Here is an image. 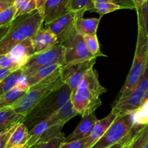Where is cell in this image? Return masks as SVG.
Listing matches in <instances>:
<instances>
[{
	"instance_id": "cell-1",
	"label": "cell",
	"mask_w": 148,
	"mask_h": 148,
	"mask_svg": "<svg viewBox=\"0 0 148 148\" xmlns=\"http://www.w3.org/2000/svg\"><path fill=\"white\" fill-rule=\"evenodd\" d=\"M106 91L100 83L97 71L93 68L88 70L71 95V101L78 115L84 117L93 114L102 104L100 97Z\"/></svg>"
},
{
	"instance_id": "cell-2",
	"label": "cell",
	"mask_w": 148,
	"mask_h": 148,
	"mask_svg": "<svg viewBox=\"0 0 148 148\" xmlns=\"http://www.w3.org/2000/svg\"><path fill=\"white\" fill-rule=\"evenodd\" d=\"M43 18L39 9L14 18L0 39V54H7L16 45L32 38L42 27Z\"/></svg>"
},
{
	"instance_id": "cell-3",
	"label": "cell",
	"mask_w": 148,
	"mask_h": 148,
	"mask_svg": "<svg viewBox=\"0 0 148 148\" xmlns=\"http://www.w3.org/2000/svg\"><path fill=\"white\" fill-rule=\"evenodd\" d=\"M60 69L30 87L25 94L10 108L17 114L26 116L43 98L64 84L61 77Z\"/></svg>"
},
{
	"instance_id": "cell-4",
	"label": "cell",
	"mask_w": 148,
	"mask_h": 148,
	"mask_svg": "<svg viewBox=\"0 0 148 148\" xmlns=\"http://www.w3.org/2000/svg\"><path fill=\"white\" fill-rule=\"evenodd\" d=\"M71 95L72 90L69 87L64 83L36 106L26 116L23 123L28 130H32L36 124L46 120L59 111L71 99Z\"/></svg>"
},
{
	"instance_id": "cell-5",
	"label": "cell",
	"mask_w": 148,
	"mask_h": 148,
	"mask_svg": "<svg viewBox=\"0 0 148 148\" xmlns=\"http://www.w3.org/2000/svg\"><path fill=\"white\" fill-rule=\"evenodd\" d=\"M138 25V24H137ZM148 61V36L144 27L138 25L137 45L134 60L129 75L124 85L119 92L118 100L128 95L134 88L144 74Z\"/></svg>"
},
{
	"instance_id": "cell-6",
	"label": "cell",
	"mask_w": 148,
	"mask_h": 148,
	"mask_svg": "<svg viewBox=\"0 0 148 148\" xmlns=\"http://www.w3.org/2000/svg\"><path fill=\"white\" fill-rule=\"evenodd\" d=\"M134 112L119 115L106 132L90 148H108L124 140L134 127Z\"/></svg>"
},
{
	"instance_id": "cell-7",
	"label": "cell",
	"mask_w": 148,
	"mask_h": 148,
	"mask_svg": "<svg viewBox=\"0 0 148 148\" xmlns=\"http://www.w3.org/2000/svg\"><path fill=\"white\" fill-rule=\"evenodd\" d=\"M61 44L64 49V64L97 59L89 51L83 36L78 33L75 27Z\"/></svg>"
},
{
	"instance_id": "cell-8",
	"label": "cell",
	"mask_w": 148,
	"mask_h": 148,
	"mask_svg": "<svg viewBox=\"0 0 148 148\" xmlns=\"http://www.w3.org/2000/svg\"><path fill=\"white\" fill-rule=\"evenodd\" d=\"M148 89V61L144 74L134 89L124 98L116 101L113 108L119 115L132 114L140 108L142 101Z\"/></svg>"
},
{
	"instance_id": "cell-9",
	"label": "cell",
	"mask_w": 148,
	"mask_h": 148,
	"mask_svg": "<svg viewBox=\"0 0 148 148\" xmlns=\"http://www.w3.org/2000/svg\"><path fill=\"white\" fill-rule=\"evenodd\" d=\"M52 64H64V49L58 43L51 49L40 53H35L23 68V75L29 76L41 66Z\"/></svg>"
},
{
	"instance_id": "cell-10",
	"label": "cell",
	"mask_w": 148,
	"mask_h": 148,
	"mask_svg": "<svg viewBox=\"0 0 148 148\" xmlns=\"http://www.w3.org/2000/svg\"><path fill=\"white\" fill-rule=\"evenodd\" d=\"M96 59L95 58L85 62L67 64L62 66L60 69L61 77L64 83L69 87L72 92L76 90L88 70L93 67Z\"/></svg>"
},
{
	"instance_id": "cell-11",
	"label": "cell",
	"mask_w": 148,
	"mask_h": 148,
	"mask_svg": "<svg viewBox=\"0 0 148 148\" xmlns=\"http://www.w3.org/2000/svg\"><path fill=\"white\" fill-rule=\"evenodd\" d=\"M39 10L43 15V23L49 24L71 12L70 0H47Z\"/></svg>"
},
{
	"instance_id": "cell-12",
	"label": "cell",
	"mask_w": 148,
	"mask_h": 148,
	"mask_svg": "<svg viewBox=\"0 0 148 148\" xmlns=\"http://www.w3.org/2000/svg\"><path fill=\"white\" fill-rule=\"evenodd\" d=\"M75 12H69L54 21L46 24L45 28L53 33L58 38L59 43H62L75 27Z\"/></svg>"
},
{
	"instance_id": "cell-13",
	"label": "cell",
	"mask_w": 148,
	"mask_h": 148,
	"mask_svg": "<svg viewBox=\"0 0 148 148\" xmlns=\"http://www.w3.org/2000/svg\"><path fill=\"white\" fill-rule=\"evenodd\" d=\"M119 116V113L115 109L112 108L108 115L102 119L98 120L94 125L89 137L86 139L85 148H90L94 145L106 132L107 130L109 129Z\"/></svg>"
},
{
	"instance_id": "cell-14",
	"label": "cell",
	"mask_w": 148,
	"mask_h": 148,
	"mask_svg": "<svg viewBox=\"0 0 148 148\" xmlns=\"http://www.w3.org/2000/svg\"><path fill=\"white\" fill-rule=\"evenodd\" d=\"M35 53L33 41L29 38L16 45L7 54L20 67H23Z\"/></svg>"
},
{
	"instance_id": "cell-15",
	"label": "cell",
	"mask_w": 148,
	"mask_h": 148,
	"mask_svg": "<svg viewBox=\"0 0 148 148\" xmlns=\"http://www.w3.org/2000/svg\"><path fill=\"white\" fill-rule=\"evenodd\" d=\"M97 121L98 119L95 116V113L82 117V120L76 129L69 136L65 137L64 143L77 141V140L88 138Z\"/></svg>"
},
{
	"instance_id": "cell-16",
	"label": "cell",
	"mask_w": 148,
	"mask_h": 148,
	"mask_svg": "<svg viewBox=\"0 0 148 148\" xmlns=\"http://www.w3.org/2000/svg\"><path fill=\"white\" fill-rule=\"evenodd\" d=\"M36 53L51 49L59 43L58 38L46 28H41L31 38Z\"/></svg>"
},
{
	"instance_id": "cell-17",
	"label": "cell",
	"mask_w": 148,
	"mask_h": 148,
	"mask_svg": "<svg viewBox=\"0 0 148 148\" xmlns=\"http://www.w3.org/2000/svg\"><path fill=\"white\" fill-rule=\"evenodd\" d=\"M76 17L75 21V29L82 36L95 35L98 30L101 17L99 18H84L85 12H75Z\"/></svg>"
},
{
	"instance_id": "cell-18",
	"label": "cell",
	"mask_w": 148,
	"mask_h": 148,
	"mask_svg": "<svg viewBox=\"0 0 148 148\" xmlns=\"http://www.w3.org/2000/svg\"><path fill=\"white\" fill-rule=\"evenodd\" d=\"M62 66L63 65L59 64H52L46 65V66L38 68L29 76H25L23 75L28 88H30L31 86L38 83L41 80L51 75L56 70L60 69Z\"/></svg>"
},
{
	"instance_id": "cell-19",
	"label": "cell",
	"mask_w": 148,
	"mask_h": 148,
	"mask_svg": "<svg viewBox=\"0 0 148 148\" xmlns=\"http://www.w3.org/2000/svg\"><path fill=\"white\" fill-rule=\"evenodd\" d=\"M25 116L17 114L12 108L0 110V133L14 126V124L23 122Z\"/></svg>"
},
{
	"instance_id": "cell-20",
	"label": "cell",
	"mask_w": 148,
	"mask_h": 148,
	"mask_svg": "<svg viewBox=\"0 0 148 148\" xmlns=\"http://www.w3.org/2000/svg\"><path fill=\"white\" fill-rule=\"evenodd\" d=\"M77 115H78V114L74 108L70 99L59 111L49 118L51 120L53 124H60L64 126L68 121Z\"/></svg>"
},
{
	"instance_id": "cell-21",
	"label": "cell",
	"mask_w": 148,
	"mask_h": 148,
	"mask_svg": "<svg viewBox=\"0 0 148 148\" xmlns=\"http://www.w3.org/2000/svg\"><path fill=\"white\" fill-rule=\"evenodd\" d=\"M30 140L29 130L23 122L20 123L12 134L7 144V148H12L16 146L25 145Z\"/></svg>"
},
{
	"instance_id": "cell-22",
	"label": "cell",
	"mask_w": 148,
	"mask_h": 148,
	"mask_svg": "<svg viewBox=\"0 0 148 148\" xmlns=\"http://www.w3.org/2000/svg\"><path fill=\"white\" fill-rule=\"evenodd\" d=\"M25 92L26 91L14 88L9 92L0 95V110L11 107L17 103L25 94Z\"/></svg>"
},
{
	"instance_id": "cell-23",
	"label": "cell",
	"mask_w": 148,
	"mask_h": 148,
	"mask_svg": "<svg viewBox=\"0 0 148 148\" xmlns=\"http://www.w3.org/2000/svg\"><path fill=\"white\" fill-rule=\"evenodd\" d=\"M23 68L17 69L11 72L8 76L6 77L1 82H0V95L9 92L13 88H16L19 79L23 75Z\"/></svg>"
},
{
	"instance_id": "cell-24",
	"label": "cell",
	"mask_w": 148,
	"mask_h": 148,
	"mask_svg": "<svg viewBox=\"0 0 148 148\" xmlns=\"http://www.w3.org/2000/svg\"><path fill=\"white\" fill-rule=\"evenodd\" d=\"M83 38L87 48L93 56H95V57L107 56L106 55L103 54L101 51L99 41H98V38L97 37V34L85 35V36H83Z\"/></svg>"
},
{
	"instance_id": "cell-25",
	"label": "cell",
	"mask_w": 148,
	"mask_h": 148,
	"mask_svg": "<svg viewBox=\"0 0 148 148\" xmlns=\"http://www.w3.org/2000/svg\"><path fill=\"white\" fill-rule=\"evenodd\" d=\"M148 140V124L141 129L134 136L128 148H144Z\"/></svg>"
},
{
	"instance_id": "cell-26",
	"label": "cell",
	"mask_w": 148,
	"mask_h": 148,
	"mask_svg": "<svg viewBox=\"0 0 148 148\" xmlns=\"http://www.w3.org/2000/svg\"><path fill=\"white\" fill-rule=\"evenodd\" d=\"M17 9L15 17H19L20 15L28 14L31 12L34 11L37 9L36 0L28 1V0H15L14 3Z\"/></svg>"
},
{
	"instance_id": "cell-27",
	"label": "cell",
	"mask_w": 148,
	"mask_h": 148,
	"mask_svg": "<svg viewBox=\"0 0 148 148\" xmlns=\"http://www.w3.org/2000/svg\"><path fill=\"white\" fill-rule=\"evenodd\" d=\"M70 10L74 12H95L92 0H70Z\"/></svg>"
},
{
	"instance_id": "cell-28",
	"label": "cell",
	"mask_w": 148,
	"mask_h": 148,
	"mask_svg": "<svg viewBox=\"0 0 148 148\" xmlns=\"http://www.w3.org/2000/svg\"><path fill=\"white\" fill-rule=\"evenodd\" d=\"M17 9L12 5L0 12V28L9 27L15 18Z\"/></svg>"
},
{
	"instance_id": "cell-29",
	"label": "cell",
	"mask_w": 148,
	"mask_h": 148,
	"mask_svg": "<svg viewBox=\"0 0 148 148\" xmlns=\"http://www.w3.org/2000/svg\"><path fill=\"white\" fill-rule=\"evenodd\" d=\"M136 11L137 14V24L141 25L144 27L148 36V0H145L143 6Z\"/></svg>"
},
{
	"instance_id": "cell-30",
	"label": "cell",
	"mask_w": 148,
	"mask_h": 148,
	"mask_svg": "<svg viewBox=\"0 0 148 148\" xmlns=\"http://www.w3.org/2000/svg\"><path fill=\"white\" fill-rule=\"evenodd\" d=\"M0 68L14 72L22 67L17 64L8 54H0Z\"/></svg>"
},
{
	"instance_id": "cell-31",
	"label": "cell",
	"mask_w": 148,
	"mask_h": 148,
	"mask_svg": "<svg viewBox=\"0 0 148 148\" xmlns=\"http://www.w3.org/2000/svg\"><path fill=\"white\" fill-rule=\"evenodd\" d=\"M65 137H66L64 134H62L59 137H55L46 143H39L38 148H59L61 145L65 142Z\"/></svg>"
},
{
	"instance_id": "cell-32",
	"label": "cell",
	"mask_w": 148,
	"mask_h": 148,
	"mask_svg": "<svg viewBox=\"0 0 148 148\" xmlns=\"http://www.w3.org/2000/svg\"><path fill=\"white\" fill-rule=\"evenodd\" d=\"M19 124H14V126L9 128L8 130L0 133V148H7V144H8L9 141L10 140V137H11L12 134L14 132V130H16Z\"/></svg>"
},
{
	"instance_id": "cell-33",
	"label": "cell",
	"mask_w": 148,
	"mask_h": 148,
	"mask_svg": "<svg viewBox=\"0 0 148 148\" xmlns=\"http://www.w3.org/2000/svg\"><path fill=\"white\" fill-rule=\"evenodd\" d=\"M86 139L77 140V141L64 143L61 145L59 148H85Z\"/></svg>"
},
{
	"instance_id": "cell-34",
	"label": "cell",
	"mask_w": 148,
	"mask_h": 148,
	"mask_svg": "<svg viewBox=\"0 0 148 148\" xmlns=\"http://www.w3.org/2000/svg\"><path fill=\"white\" fill-rule=\"evenodd\" d=\"M131 140H132L131 139L128 138V137L127 136V137H126L124 140H121V142H119V143L114 145L111 146V147H109L108 148H124V146L127 145L128 144V143H130Z\"/></svg>"
},
{
	"instance_id": "cell-35",
	"label": "cell",
	"mask_w": 148,
	"mask_h": 148,
	"mask_svg": "<svg viewBox=\"0 0 148 148\" xmlns=\"http://www.w3.org/2000/svg\"><path fill=\"white\" fill-rule=\"evenodd\" d=\"M11 72H12L10 70H7V69H2V68H0V82L3 80L4 78L7 76H8Z\"/></svg>"
},
{
	"instance_id": "cell-36",
	"label": "cell",
	"mask_w": 148,
	"mask_h": 148,
	"mask_svg": "<svg viewBox=\"0 0 148 148\" xmlns=\"http://www.w3.org/2000/svg\"><path fill=\"white\" fill-rule=\"evenodd\" d=\"M145 1V0H132L133 3L134 4V7H135V10H139L143 6V4H144Z\"/></svg>"
},
{
	"instance_id": "cell-37",
	"label": "cell",
	"mask_w": 148,
	"mask_h": 148,
	"mask_svg": "<svg viewBox=\"0 0 148 148\" xmlns=\"http://www.w3.org/2000/svg\"><path fill=\"white\" fill-rule=\"evenodd\" d=\"M12 6V4H7V3H3V2H0V12H1L2 11H4V10L7 9L8 7H11Z\"/></svg>"
},
{
	"instance_id": "cell-38",
	"label": "cell",
	"mask_w": 148,
	"mask_h": 148,
	"mask_svg": "<svg viewBox=\"0 0 148 148\" xmlns=\"http://www.w3.org/2000/svg\"><path fill=\"white\" fill-rule=\"evenodd\" d=\"M47 0H36V5H37V9H40L43 7V4L46 3Z\"/></svg>"
},
{
	"instance_id": "cell-39",
	"label": "cell",
	"mask_w": 148,
	"mask_h": 148,
	"mask_svg": "<svg viewBox=\"0 0 148 148\" xmlns=\"http://www.w3.org/2000/svg\"><path fill=\"white\" fill-rule=\"evenodd\" d=\"M10 27V26H9ZM9 27H2V28H0V39L6 34V33L8 30Z\"/></svg>"
},
{
	"instance_id": "cell-40",
	"label": "cell",
	"mask_w": 148,
	"mask_h": 148,
	"mask_svg": "<svg viewBox=\"0 0 148 148\" xmlns=\"http://www.w3.org/2000/svg\"><path fill=\"white\" fill-rule=\"evenodd\" d=\"M147 102H148V89H147V92H146L144 98H143V101H142L141 104H140V106H141L142 105H143V104L145 103H147Z\"/></svg>"
},
{
	"instance_id": "cell-41",
	"label": "cell",
	"mask_w": 148,
	"mask_h": 148,
	"mask_svg": "<svg viewBox=\"0 0 148 148\" xmlns=\"http://www.w3.org/2000/svg\"><path fill=\"white\" fill-rule=\"evenodd\" d=\"M14 1H15V0H0V2L7 3V4H12V5H14Z\"/></svg>"
},
{
	"instance_id": "cell-42",
	"label": "cell",
	"mask_w": 148,
	"mask_h": 148,
	"mask_svg": "<svg viewBox=\"0 0 148 148\" xmlns=\"http://www.w3.org/2000/svg\"><path fill=\"white\" fill-rule=\"evenodd\" d=\"M12 148H28V147H27V145H22V146H16V147H14Z\"/></svg>"
},
{
	"instance_id": "cell-43",
	"label": "cell",
	"mask_w": 148,
	"mask_h": 148,
	"mask_svg": "<svg viewBox=\"0 0 148 148\" xmlns=\"http://www.w3.org/2000/svg\"><path fill=\"white\" fill-rule=\"evenodd\" d=\"M39 147V144H36V145H33L32 147H29V148H38Z\"/></svg>"
},
{
	"instance_id": "cell-44",
	"label": "cell",
	"mask_w": 148,
	"mask_h": 148,
	"mask_svg": "<svg viewBox=\"0 0 148 148\" xmlns=\"http://www.w3.org/2000/svg\"><path fill=\"white\" fill-rule=\"evenodd\" d=\"M144 148H148V140L147 141V143H146V144H145V145Z\"/></svg>"
},
{
	"instance_id": "cell-45",
	"label": "cell",
	"mask_w": 148,
	"mask_h": 148,
	"mask_svg": "<svg viewBox=\"0 0 148 148\" xmlns=\"http://www.w3.org/2000/svg\"><path fill=\"white\" fill-rule=\"evenodd\" d=\"M130 142H131V141H130ZM130 143H128V144H127V145H125V146H124V148H128V146H129V145H130Z\"/></svg>"
},
{
	"instance_id": "cell-46",
	"label": "cell",
	"mask_w": 148,
	"mask_h": 148,
	"mask_svg": "<svg viewBox=\"0 0 148 148\" xmlns=\"http://www.w3.org/2000/svg\"><path fill=\"white\" fill-rule=\"evenodd\" d=\"M28 1H33V0H28Z\"/></svg>"
}]
</instances>
